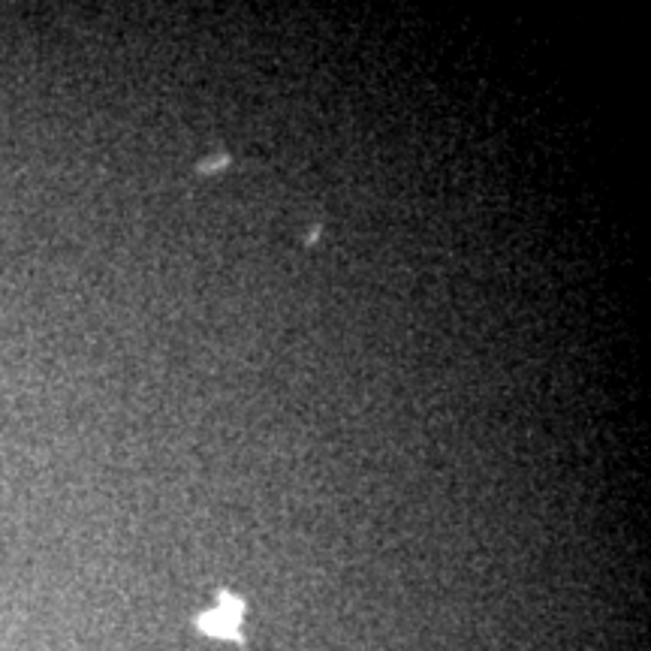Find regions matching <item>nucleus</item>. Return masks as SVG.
<instances>
[{
    "mask_svg": "<svg viewBox=\"0 0 651 651\" xmlns=\"http://www.w3.org/2000/svg\"><path fill=\"white\" fill-rule=\"evenodd\" d=\"M242 612H245V603H242L239 597H233V594H221L217 606L199 618V627H202L208 636H217V639H239Z\"/></svg>",
    "mask_w": 651,
    "mask_h": 651,
    "instance_id": "nucleus-1",
    "label": "nucleus"
}]
</instances>
